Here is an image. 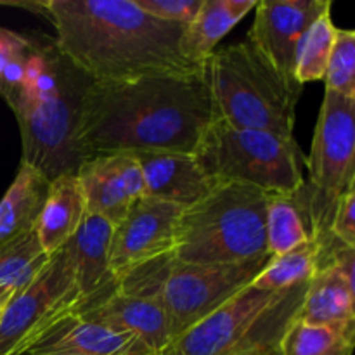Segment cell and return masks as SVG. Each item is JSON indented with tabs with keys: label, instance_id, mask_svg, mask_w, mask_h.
<instances>
[{
	"label": "cell",
	"instance_id": "1",
	"mask_svg": "<svg viewBox=\"0 0 355 355\" xmlns=\"http://www.w3.org/2000/svg\"><path fill=\"white\" fill-rule=\"evenodd\" d=\"M214 120L205 66L196 75L92 82L82 101L76 139L85 159L114 153L193 155Z\"/></svg>",
	"mask_w": 355,
	"mask_h": 355
},
{
	"label": "cell",
	"instance_id": "2",
	"mask_svg": "<svg viewBox=\"0 0 355 355\" xmlns=\"http://www.w3.org/2000/svg\"><path fill=\"white\" fill-rule=\"evenodd\" d=\"M59 51L92 82L196 75L207 66L180 54L184 26L155 19L134 0H49Z\"/></svg>",
	"mask_w": 355,
	"mask_h": 355
},
{
	"label": "cell",
	"instance_id": "3",
	"mask_svg": "<svg viewBox=\"0 0 355 355\" xmlns=\"http://www.w3.org/2000/svg\"><path fill=\"white\" fill-rule=\"evenodd\" d=\"M90 83L92 80L59 51L54 38L30 37L24 76L7 104L19 125L21 163L49 182L75 175L85 162L76 134Z\"/></svg>",
	"mask_w": 355,
	"mask_h": 355
},
{
	"label": "cell",
	"instance_id": "4",
	"mask_svg": "<svg viewBox=\"0 0 355 355\" xmlns=\"http://www.w3.org/2000/svg\"><path fill=\"white\" fill-rule=\"evenodd\" d=\"M215 120L293 139L304 85L288 83L252 42L217 49L207 61Z\"/></svg>",
	"mask_w": 355,
	"mask_h": 355
},
{
	"label": "cell",
	"instance_id": "5",
	"mask_svg": "<svg viewBox=\"0 0 355 355\" xmlns=\"http://www.w3.org/2000/svg\"><path fill=\"white\" fill-rule=\"evenodd\" d=\"M267 193L253 186L218 182L203 200L182 210L173 257L196 266L241 263L267 253Z\"/></svg>",
	"mask_w": 355,
	"mask_h": 355
},
{
	"label": "cell",
	"instance_id": "6",
	"mask_svg": "<svg viewBox=\"0 0 355 355\" xmlns=\"http://www.w3.org/2000/svg\"><path fill=\"white\" fill-rule=\"evenodd\" d=\"M309 283L283 291L246 286L156 355H283Z\"/></svg>",
	"mask_w": 355,
	"mask_h": 355
},
{
	"label": "cell",
	"instance_id": "7",
	"mask_svg": "<svg viewBox=\"0 0 355 355\" xmlns=\"http://www.w3.org/2000/svg\"><path fill=\"white\" fill-rule=\"evenodd\" d=\"M193 156L215 182L253 186L267 194L293 196L305 186L302 151L295 139L238 128L214 120Z\"/></svg>",
	"mask_w": 355,
	"mask_h": 355
},
{
	"label": "cell",
	"instance_id": "8",
	"mask_svg": "<svg viewBox=\"0 0 355 355\" xmlns=\"http://www.w3.org/2000/svg\"><path fill=\"white\" fill-rule=\"evenodd\" d=\"M355 99L324 90L318 125L307 158L309 184L302 187L311 241L315 253L333 241V215L350 191H355Z\"/></svg>",
	"mask_w": 355,
	"mask_h": 355
},
{
	"label": "cell",
	"instance_id": "9",
	"mask_svg": "<svg viewBox=\"0 0 355 355\" xmlns=\"http://www.w3.org/2000/svg\"><path fill=\"white\" fill-rule=\"evenodd\" d=\"M270 257L263 253L248 262L227 266H196L175 260L158 297L172 340L250 286Z\"/></svg>",
	"mask_w": 355,
	"mask_h": 355
},
{
	"label": "cell",
	"instance_id": "10",
	"mask_svg": "<svg viewBox=\"0 0 355 355\" xmlns=\"http://www.w3.org/2000/svg\"><path fill=\"white\" fill-rule=\"evenodd\" d=\"M80 302L66 245L49 257L26 288L12 295L0 321V355H10L40 326Z\"/></svg>",
	"mask_w": 355,
	"mask_h": 355
},
{
	"label": "cell",
	"instance_id": "11",
	"mask_svg": "<svg viewBox=\"0 0 355 355\" xmlns=\"http://www.w3.org/2000/svg\"><path fill=\"white\" fill-rule=\"evenodd\" d=\"M182 208L142 196L123 220L114 225L110 274L114 281L153 259L173 252L177 224Z\"/></svg>",
	"mask_w": 355,
	"mask_h": 355
},
{
	"label": "cell",
	"instance_id": "12",
	"mask_svg": "<svg viewBox=\"0 0 355 355\" xmlns=\"http://www.w3.org/2000/svg\"><path fill=\"white\" fill-rule=\"evenodd\" d=\"M326 10H331L329 0H260L246 40L288 83H298L295 80L298 45L305 31Z\"/></svg>",
	"mask_w": 355,
	"mask_h": 355
},
{
	"label": "cell",
	"instance_id": "13",
	"mask_svg": "<svg viewBox=\"0 0 355 355\" xmlns=\"http://www.w3.org/2000/svg\"><path fill=\"white\" fill-rule=\"evenodd\" d=\"M10 355H155L128 333L85 321L75 307L31 333Z\"/></svg>",
	"mask_w": 355,
	"mask_h": 355
},
{
	"label": "cell",
	"instance_id": "14",
	"mask_svg": "<svg viewBox=\"0 0 355 355\" xmlns=\"http://www.w3.org/2000/svg\"><path fill=\"white\" fill-rule=\"evenodd\" d=\"M75 175L83 191L87 214L106 218L113 225L120 224L132 205L146 196L141 165L130 153L92 156Z\"/></svg>",
	"mask_w": 355,
	"mask_h": 355
},
{
	"label": "cell",
	"instance_id": "15",
	"mask_svg": "<svg viewBox=\"0 0 355 355\" xmlns=\"http://www.w3.org/2000/svg\"><path fill=\"white\" fill-rule=\"evenodd\" d=\"M75 312L85 321L135 336L155 355L172 342L162 304L153 298L118 293L114 279L94 297L78 302Z\"/></svg>",
	"mask_w": 355,
	"mask_h": 355
},
{
	"label": "cell",
	"instance_id": "16",
	"mask_svg": "<svg viewBox=\"0 0 355 355\" xmlns=\"http://www.w3.org/2000/svg\"><path fill=\"white\" fill-rule=\"evenodd\" d=\"M134 156L144 177L146 196L172 203L182 210L203 200L218 184L187 153H137Z\"/></svg>",
	"mask_w": 355,
	"mask_h": 355
},
{
	"label": "cell",
	"instance_id": "17",
	"mask_svg": "<svg viewBox=\"0 0 355 355\" xmlns=\"http://www.w3.org/2000/svg\"><path fill=\"white\" fill-rule=\"evenodd\" d=\"M114 225L97 215L85 214L73 238L66 243L78 288L80 302L94 297L113 281L110 255Z\"/></svg>",
	"mask_w": 355,
	"mask_h": 355
},
{
	"label": "cell",
	"instance_id": "18",
	"mask_svg": "<svg viewBox=\"0 0 355 355\" xmlns=\"http://www.w3.org/2000/svg\"><path fill=\"white\" fill-rule=\"evenodd\" d=\"M297 319L355 338V281L331 267L318 270L309 281Z\"/></svg>",
	"mask_w": 355,
	"mask_h": 355
},
{
	"label": "cell",
	"instance_id": "19",
	"mask_svg": "<svg viewBox=\"0 0 355 355\" xmlns=\"http://www.w3.org/2000/svg\"><path fill=\"white\" fill-rule=\"evenodd\" d=\"M85 214V198L76 175H61L49 182L47 198L35 224L45 255H54L73 238Z\"/></svg>",
	"mask_w": 355,
	"mask_h": 355
},
{
	"label": "cell",
	"instance_id": "20",
	"mask_svg": "<svg viewBox=\"0 0 355 355\" xmlns=\"http://www.w3.org/2000/svg\"><path fill=\"white\" fill-rule=\"evenodd\" d=\"M257 0H203L200 10L180 37V54L193 64H205L217 45L250 10Z\"/></svg>",
	"mask_w": 355,
	"mask_h": 355
},
{
	"label": "cell",
	"instance_id": "21",
	"mask_svg": "<svg viewBox=\"0 0 355 355\" xmlns=\"http://www.w3.org/2000/svg\"><path fill=\"white\" fill-rule=\"evenodd\" d=\"M47 191L49 180L30 165L21 163L12 184L0 200V250L35 229Z\"/></svg>",
	"mask_w": 355,
	"mask_h": 355
},
{
	"label": "cell",
	"instance_id": "22",
	"mask_svg": "<svg viewBox=\"0 0 355 355\" xmlns=\"http://www.w3.org/2000/svg\"><path fill=\"white\" fill-rule=\"evenodd\" d=\"M311 243L307 208L302 189L293 196L267 194L266 246L272 257L284 255Z\"/></svg>",
	"mask_w": 355,
	"mask_h": 355
},
{
	"label": "cell",
	"instance_id": "23",
	"mask_svg": "<svg viewBox=\"0 0 355 355\" xmlns=\"http://www.w3.org/2000/svg\"><path fill=\"white\" fill-rule=\"evenodd\" d=\"M318 270L314 243L284 253L279 257H270L267 266L259 272V276L250 283V286L262 291H283L290 288L305 284L314 277Z\"/></svg>",
	"mask_w": 355,
	"mask_h": 355
},
{
	"label": "cell",
	"instance_id": "24",
	"mask_svg": "<svg viewBox=\"0 0 355 355\" xmlns=\"http://www.w3.org/2000/svg\"><path fill=\"white\" fill-rule=\"evenodd\" d=\"M49 257L38 243L35 229L0 250V288L21 291L33 281Z\"/></svg>",
	"mask_w": 355,
	"mask_h": 355
},
{
	"label": "cell",
	"instance_id": "25",
	"mask_svg": "<svg viewBox=\"0 0 355 355\" xmlns=\"http://www.w3.org/2000/svg\"><path fill=\"white\" fill-rule=\"evenodd\" d=\"M336 26L331 19V12H322L305 31L300 40L295 62V80L300 85L324 78L329 55L335 44Z\"/></svg>",
	"mask_w": 355,
	"mask_h": 355
},
{
	"label": "cell",
	"instance_id": "26",
	"mask_svg": "<svg viewBox=\"0 0 355 355\" xmlns=\"http://www.w3.org/2000/svg\"><path fill=\"white\" fill-rule=\"evenodd\" d=\"M355 338L326 326L295 321L283 340V355H352Z\"/></svg>",
	"mask_w": 355,
	"mask_h": 355
},
{
	"label": "cell",
	"instance_id": "27",
	"mask_svg": "<svg viewBox=\"0 0 355 355\" xmlns=\"http://www.w3.org/2000/svg\"><path fill=\"white\" fill-rule=\"evenodd\" d=\"M326 90L355 99V31L336 28L335 44L324 73Z\"/></svg>",
	"mask_w": 355,
	"mask_h": 355
},
{
	"label": "cell",
	"instance_id": "28",
	"mask_svg": "<svg viewBox=\"0 0 355 355\" xmlns=\"http://www.w3.org/2000/svg\"><path fill=\"white\" fill-rule=\"evenodd\" d=\"M30 55V38L0 28V96L7 101L19 89Z\"/></svg>",
	"mask_w": 355,
	"mask_h": 355
},
{
	"label": "cell",
	"instance_id": "29",
	"mask_svg": "<svg viewBox=\"0 0 355 355\" xmlns=\"http://www.w3.org/2000/svg\"><path fill=\"white\" fill-rule=\"evenodd\" d=\"M134 3L155 19L187 26L198 14L203 0H134Z\"/></svg>",
	"mask_w": 355,
	"mask_h": 355
},
{
	"label": "cell",
	"instance_id": "30",
	"mask_svg": "<svg viewBox=\"0 0 355 355\" xmlns=\"http://www.w3.org/2000/svg\"><path fill=\"white\" fill-rule=\"evenodd\" d=\"M329 232L345 246L355 248V191H350L336 207Z\"/></svg>",
	"mask_w": 355,
	"mask_h": 355
},
{
	"label": "cell",
	"instance_id": "31",
	"mask_svg": "<svg viewBox=\"0 0 355 355\" xmlns=\"http://www.w3.org/2000/svg\"><path fill=\"white\" fill-rule=\"evenodd\" d=\"M16 293L14 290H6L2 295H0V321H2V315H3V311H6L7 304H9V300L12 298V295Z\"/></svg>",
	"mask_w": 355,
	"mask_h": 355
},
{
	"label": "cell",
	"instance_id": "32",
	"mask_svg": "<svg viewBox=\"0 0 355 355\" xmlns=\"http://www.w3.org/2000/svg\"><path fill=\"white\" fill-rule=\"evenodd\" d=\"M6 290H9V288H0V295H2Z\"/></svg>",
	"mask_w": 355,
	"mask_h": 355
}]
</instances>
